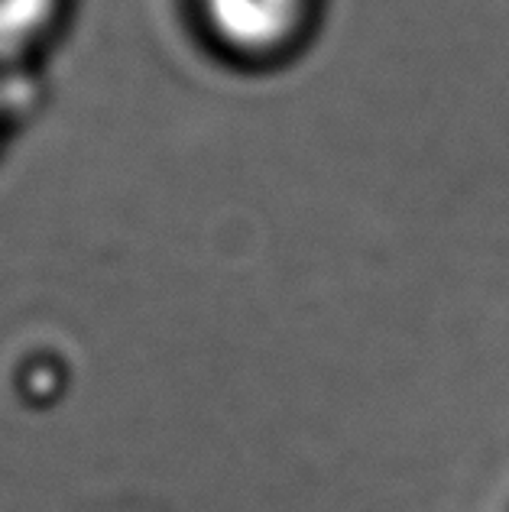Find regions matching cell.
I'll list each match as a JSON object with an SVG mask.
<instances>
[{"mask_svg":"<svg viewBox=\"0 0 509 512\" xmlns=\"http://www.w3.org/2000/svg\"><path fill=\"white\" fill-rule=\"evenodd\" d=\"M208 17L227 43L263 49L286 39L299 20L302 0H205Z\"/></svg>","mask_w":509,"mask_h":512,"instance_id":"cell-1","label":"cell"},{"mask_svg":"<svg viewBox=\"0 0 509 512\" xmlns=\"http://www.w3.org/2000/svg\"><path fill=\"white\" fill-rule=\"evenodd\" d=\"M56 0H0V56H13L43 33Z\"/></svg>","mask_w":509,"mask_h":512,"instance_id":"cell-2","label":"cell"}]
</instances>
